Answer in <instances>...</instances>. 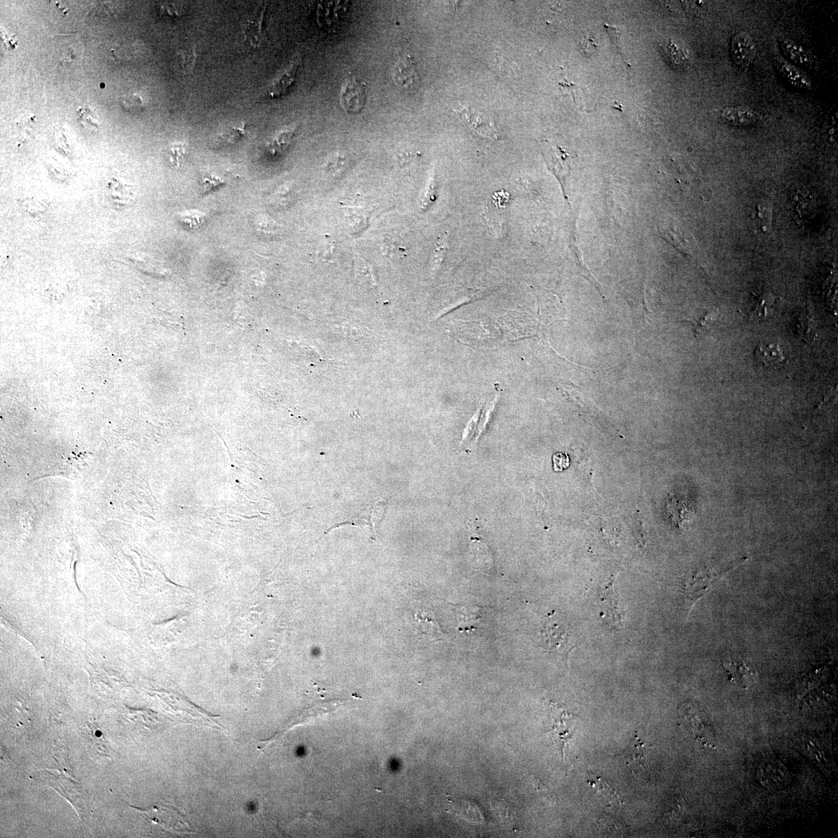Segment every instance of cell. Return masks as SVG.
<instances>
[{
    "label": "cell",
    "mask_w": 838,
    "mask_h": 838,
    "mask_svg": "<svg viewBox=\"0 0 838 838\" xmlns=\"http://www.w3.org/2000/svg\"><path fill=\"white\" fill-rule=\"evenodd\" d=\"M33 779L47 785L60 793L74 805L83 822L89 819V811L86 803V797L83 788L76 781L64 771L42 769L34 774Z\"/></svg>",
    "instance_id": "obj_1"
},
{
    "label": "cell",
    "mask_w": 838,
    "mask_h": 838,
    "mask_svg": "<svg viewBox=\"0 0 838 838\" xmlns=\"http://www.w3.org/2000/svg\"><path fill=\"white\" fill-rule=\"evenodd\" d=\"M549 726L548 733L558 747L564 761H566V750L573 739L578 716L570 711L564 704L550 702Z\"/></svg>",
    "instance_id": "obj_2"
},
{
    "label": "cell",
    "mask_w": 838,
    "mask_h": 838,
    "mask_svg": "<svg viewBox=\"0 0 838 838\" xmlns=\"http://www.w3.org/2000/svg\"><path fill=\"white\" fill-rule=\"evenodd\" d=\"M542 648L560 656L568 664L570 653L576 648L568 624L561 618L549 617L540 633Z\"/></svg>",
    "instance_id": "obj_3"
},
{
    "label": "cell",
    "mask_w": 838,
    "mask_h": 838,
    "mask_svg": "<svg viewBox=\"0 0 838 838\" xmlns=\"http://www.w3.org/2000/svg\"><path fill=\"white\" fill-rule=\"evenodd\" d=\"M736 566L733 565L726 570L705 566L689 572L686 576L683 584L684 593L689 606V611H691L693 605L704 598L725 574L735 569Z\"/></svg>",
    "instance_id": "obj_4"
},
{
    "label": "cell",
    "mask_w": 838,
    "mask_h": 838,
    "mask_svg": "<svg viewBox=\"0 0 838 838\" xmlns=\"http://www.w3.org/2000/svg\"><path fill=\"white\" fill-rule=\"evenodd\" d=\"M649 745L645 743L636 733L624 752L626 765L636 775L648 778L651 775L649 763Z\"/></svg>",
    "instance_id": "obj_5"
},
{
    "label": "cell",
    "mask_w": 838,
    "mask_h": 838,
    "mask_svg": "<svg viewBox=\"0 0 838 838\" xmlns=\"http://www.w3.org/2000/svg\"><path fill=\"white\" fill-rule=\"evenodd\" d=\"M683 719L692 729V733L702 748H715V733L704 713L694 709H685Z\"/></svg>",
    "instance_id": "obj_6"
},
{
    "label": "cell",
    "mask_w": 838,
    "mask_h": 838,
    "mask_svg": "<svg viewBox=\"0 0 838 838\" xmlns=\"http://www.w3.org/2000/svg\"><path fill=\"white\" fill-rule=\"evenodd\" d=\"M542 153L548 169L560 182L565 197V185L571 171V158L562 148L547 141L542 147Z\"/></svg>",
    "instance_id": "obj_7"
},
{
    "label": "cell",
    "mask_w": 838,
    "mask_h": 838,
    "mask_svg": "<svg viewBox=\"0 0 838 838\" xmlns=\"http://www.w3.org/2000/svg\"><path fill=\"white\" fill-rule=\"evenodd\" d=\"M139 812L148 820L156 822V824L161 825L167 830L177 832H190V827L186 819L173 808L158 805V807Z\"/></svg>",
    "instance_id": "obj_8"
},
{
    "label": "cell",
    "mask_w": 838,
    "mask_h": 838,
    "mask_svg": "<svg viewBox=\"0 0 838 838\" xmlns=\"http://www.w3.org/2000/svg\"><path fill=\"white\" fill-rule=\"evenodd\" d=\"M731 54L734 64L747 68L754 62L757 47L753 37L747 32L740 31L734 35L731 42Z\"/></svg>",
    "instance_id": "obj_9"
},
{
    "label": "cell",
    "mask_w": 838,
    "mask_h": 838,
    "mask_svg": "<svg viewBox=\"0 0 838 838\" xmlns=\"http://www.w3.org/2000/svg\"><path fill=\"white\" fill-rule=\"evenodd\" d=\"M455 113L467 126L484 138L499 139V132L489 118L478 110L468 107H460Z\"/></svg>",
    "instance_id": "obj_10"
},
{
    "label": "cell",
    "mask_w": 838,
    "mask_h": 838,
    "mask_svg": "<svg viewBox=\"0 0 838 838\" xmlns=\"http://www.w3.org/2000/svg\"><path fill=\"white\" fill-rule=\"evenodd\" d=\"M366 93L355 78L348 79L340 94L341 106L348 114H358L366 105Z\"/></svg>",
    "instance_id": "obj_11"
},
{
    "label": "cell",
    "mask_w": 838,
    "mask_h": 838,
    "mask_svg": "<svg viewBox=\"0 0 838 838\" xmlns=\"http://www.w3.org/2000/svg\"><path fill=\"white\" fill-rule=\"evenodd\" d=\"M723 667L729 676V680L741 689H749L758 680L756 668L747 665L745 661L725 660Z\"/></svg>",
    "instance_id": "obj_12"
},
{
    "label": "cell",
    "mask_w": 838,
    "mask_h": 838,
    "mask_svg": "<svg viewBox=\"0 0 838 838\" xmlns=\"http://www.w3.org/2000/svg\"><path fill=\"white\" fill-rule=\"evenodd\" d=\"M755 357L766 369L779 368L788 361L779 341L758 343L755 349Z\"/></svg>",
    "instance_id": "obj_13"
},
{
    "label": "cell",
    "mask_w": 838,
    "mask_h": 838,
    "mask_svg": "<svg viewBox=\"0 0 838 838\" xmlns=\"http://www.w3.org/2000/svg\"><path fill=\"white\" fill-rule=\"evenodd\" d=\"M775 297L772 293L764 289L752 292L750 298V317L755 320H766L774 314Z\"/></svg>",
    "instance_id": "obj_14"
},
{
    "label": "cell",
    "mask_w": 838,
    "mask_h": 838,
    "mask_svg": "<svg viewBox=\"0 0 838 838\" xmlns=\"http://www.w3.org/2000/svg\"><path fill=\"white\" fill-rule=\"evenodd\" d=\"M776 62L780 74L790 84L798 89L812 90L813 84L810 78L801 68L794 66L793 64L781 57L777 58Z\"/></svg>",
    "instance_id": "obj_15"
},
{
    "label": "cell",
    "mask_w": 838,
    "mask_h": 838,
    "mask_svg": "<svg viewBox=\"0 0 838 838\" xmlns=\"http://www.w3.org/2000/svg\"><path fill=\"white\" fill-rule=\"evenodd\" d=\"M392 77L395 85L400 89H410L416 83L417 74L410 56H403L396 62Z\"/></svg>",
    "instance_id": "obj_16"
},
{
    "label": "cell",
    "mask_w": 838,
    "mask_h": 838,
    "mask_svg": "<svg viewBox=\"0 0 838 838\" xmlns=\"http://www.w3.org/2000/svg\"><path fill=\"white\" fill-rule=\"evenodd\" d=\"M773 206L769 199L760 198L755 203L751 215L755 228L760 233H768L772 227Z\"/></svg>",
    "instance_id": "obj_17"
},
{
    "label": "cell",
    "mask_w": 838,
    "mask_h": 838,
    "mask_svg": "<svg viewBox=\"0 0 838 838\" xmlns=\"http://www.w3.org/2000/svg\"><path fill=\"white\" fill-rule=\"evenodd\" d=\"M721 118L726 124L744 127L757 122L758 116L752 108L736 106L724 108L721 111Z\"/></svg>",
    "instance_id": "obj_18"
},
{
    "label": "cell",
    "mask_w": 838,
    "mask_h": 838,
    "mask_svg": "<svg viewBox=\"0 0 838 838\" xmlns=\"http://www.w3.org/2000/svg\"><path fill=\"white\" fill-rule=\"evenodd\" d=\"M602 607L605 616L610 621L613 627H622V612L619 609L616 593H614L612 581L603 588L600 593Z\"/></svg>",
    "instance_id": "obj_19"
},
{
    "label": "cell",
    "mask_w": 838,
    "mask_h": 838,
    "mask_svg": "<svg viewBox=\"0 0 838 838\" xmlns=\"http://www.w3.org/2000/svg\"><path fill=\"white\" fill-rule=\"evenodd\" d=\"M791 206L794 217L803 221L810 218L813 207V201L808 190H793L791 191Z\"/></svg>",
    "instance_id": "obj_20"
},
{
    "label": "cell",
    "mask_w": 838,
    "mask_h": 838,
    "mask_svg": "<svg viewBox=\"0 0 838 838\" xmlns=\"http://www.w3.org/2000/svg\"><path fill=\"white\" fill-rule=\"evenodd\" d=\"M779 45L786 57L796 65L804 66L811 65V56L801 44L796 42L792 39L784 37L780 40Z\"/></svg>",
    "instance_id": "obj_21"
},
{
    "label": "cell",
    "mask_w": 838,
    "mask_h": 838,
    "mask_svg": "<svg viewBox=\"0 0 838 838\" xmlns=\"http://www.w3.org/2000/svg\"><path fill=\"white\" fill-rule=\"evenodd\" d=\"M299 66V63L295 62L289 69H287L285 73L269 88L267 97L272 99L281 98L289 91L295 81Z\"/></svg>",
    "instance_id": "obj_22"
},
{
    "label": "cell",
    "mask_w": 838,
    "mask_h": 838,
    "mask_svg": "<svg viewBox=\"0 0 838 838\" xmlns=\"http://www.w3.org/2000/svg\"><path fill=\"white\" fill-rule=\"evenodd\" d=\"M668 510L672 520L680 526L692 520L694 516L693 508L689 503L675 497L670 499Z\"/></svg>",
    "instance_id": "obj_23"
},
{
    "label": "cell",
    "mask_w": 838,
    "mask_h": 838,
    "mask_svg": "<svg viewBox=\"0 0 838 838\" xmlns=\"http://www.w3.org/2000/svg\"><path fill=\"white\" fill-rule=\"evenodd\" d=\"M588 782L590 786L594 788L610 803L619 805L624 803L617 790H615L605 779L596 776H590Z\"/></svg>",
    "instance_id": "obj_24"
},
{
    "label": "cell",
    "mask_w": 838,
    "mask_h": 838,
    "mask_svg": "<svg viewBox=\"0 0 838 838\" xmlns=\"http://www.w3.org/2000/svg\"><path fill=\"white\" fill-rule=\"evenodd\" d=\"M178 220L187 229L194 231L201 228L206 222V214L197 210L183 211L178 214Z\"/></svg>",
    "instance_id": "obj_25"
},
{
    "label": "cell",
    "mask_w": 838,
    "mask_h": 838,
    "mask_svg": "<svg viewBox=\"0 0 838 838\" xmlns=\"http://www.w3.org/2000/svg\"><path fill=\"white\" fill-rule=\"evenodd\" d=\"M662 49H663L667 58L675 66L684 67L687 65L689 62L687 54L685 53L682 47L677 45L672 40H669L662 47Z\"/></svg>",
    "instance_id": "obj_26"
},
{
    "label": "cell",
    "mask_w": 838,
    "mask_h": 838,
    "mask_svg": "<svg viewBox=\"0 0 838 838\" xmlns=\"http://www.w3.org/2000/svg\"><path fill=\"white\" fill-rule=\"evenodd\" d=\"M246 125L243 123L242 125L229 127L218 138V142L221 145H233L236 142L240 141L245 135Z\"/></svg>",
    "instance_id": "obj_27"
},
{
    "label": "cell",
    "mask_w": 838,
    "mask_h": 838,
    "mask_svg": "<svg viewBox=\"0 0 838 838\" xmlns=\"http://www.w3.org/2000/svg\"><path fill=\"white\" fill-rule=\"evenodd\" d=\"M169 155L171 164L175 167L179 168L186 161L188 155L187 147L183 143L178 142L173 144L170 148Z\"/></svg>",
    "instance_id": "obj_28"
},
{
    "label": "cell",
    "mask_w": 838,
    "mask_h": 838,
    "mask_svg": "<svg viewBox=\"0 0 838 838\" xmlns=\"http://www.w3.org/2000/svg\"><path fill=\"white\" fill-rule=\"evenodd\" d=\"M293 129H286L279 133L272 142L269 144V149L271 153H279L290 145L293 136Z\"/></svg>",
    "instance_id": "obj_29"
},
{
    "label": "cell",
    "mask_w": 838,
    "mask_h": 838,
    "mask_svg": "<svg viewBox=\"0 0 838 838\" xmlns=\"http://www.w3.org/2000/svg\"><path fill=\"white\" fill-rule=\"evenodd\" d=\"M223 185H225V181L211 173L204 174L201 178V190L204 194L209 193Z\"/></svg>",
    "instance_id": "obj_30"
},
{
    "label": "cell",
    "mask_w": 838,
    "mask_h": 838,
    "mask_svg": "<svg viewBox=\"0 0 838 838\" xmlns=\"http://www.w3.org/2000/svg\"><path fill=\"white\" fill-rule=\"evenodd\" d=\"M554 469L557 472H561L570 465V459L564 453H557L553 458Z\"/></svg>",
    "instance_id": "obj_31"
},
{
    "label": "cell",
    "mask_w": 838,
    "mask_h": 838,
    "mask_svg": "<svg viewBox=\"0 0 838 838\" xmlns=\"http://www.w3.org/2000/svg\"><path fill=\"white\" fill-rule=\"evenodd\" d=\"M124 105L127 109L140 110L145 105V102H144L140 95L132 93L127 95V98L124 99Z\"/></svg>",
    "instance_id": "obj_32"
},
{
    "label": "cell",
    "mask_w": 838,
    "mask_h": 838,
    "mask_svg": "<svg viewBox=\"0 0 838 838\" xmlns=\"http://www.w3.org/2000/svg\"><path fill=\"white\" fill-rule=\"evenodd\" d=\"M180 62L183 69L190 70L194 66L195 62V53L192 49L183 51L180 54Z\"/></svg>",
    "instance_id": "obj_33"
},
{
    "label": "cell",
    "mask_w": 838,
    "mask_h": 838,
    "mask_svg": "<svg viewBox=\"0 0 838 838\" xmlns=\"http://www.w3.org/2000/svg\"><path fill=\"white\" fill-rule=\"evenodd\" d=\"M435 190H436V182H435V180H433L432 181H431V183L429 187V190L427 191V194H426L424 201H423V204H424L425 206H428V202L433 201V198L432 196L434 195Z\"/></svg>",
    "instance_id": "obj_34"
}]
</instances>
